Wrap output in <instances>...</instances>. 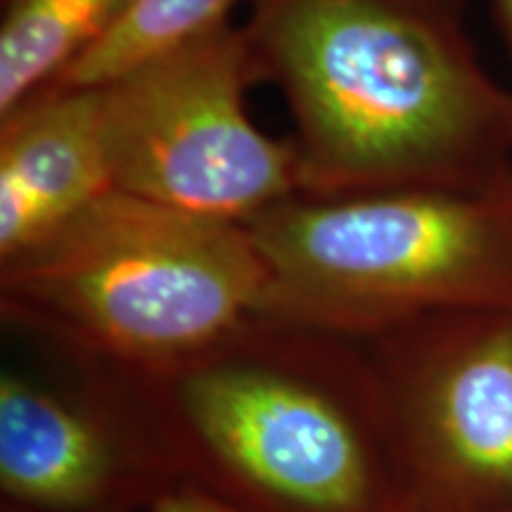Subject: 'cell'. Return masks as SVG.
<instances>
[{"mask_svg":"<svg viewBox=\"0 0 512 512\" xmlns=\"http://www.w3.org/2000/svg\"><path fill=\"white\" fill-rule=\"evenodd\" d=\"M152 512H247L238 508V505L223 501L207 494V491L197 489L188 482L176 479L159 494V498L152 505Z\"/></svg>","mask_w":512,"mask_h":512,"instance_id":"cell-11","label":"cell"},{"mask_svg":"<svg viewBox=\"0 0 512 512\" xmlns=\"http://www.w3.org/2000/svg\"><path fill=\"white\" fill-rule=\"evenodd\" d=\"M238 3L242 0H136L117 29L55 86H100L145 57L233 22Z\"/></svg>","mask_w":512,"mask_h":512,"instance_id":"cell-10","label":"cell"},{"mask_svg":"<svg viewBox=\"0 0 512 512\" xmlns=\"http://www.w3.org/2000/svg\"><path fill=\"white\" fill-rule=\"evenodd\" d=\"M252 86L235 22L100 83L114 190L230 223L302 192L290 138L266 136L249 119Z\"/></svg>","mask_w":512,"mask_h":512,"instance_id":"cell-5","label":"cell"},{"mask_svg":"<svg viewBox=\"0 0 512 512\" xmlns=\"http://www.w3.org/2000/svg\"><path fill=\"white\" fill-rule=\"evenodd\" d=\"M470 0H249L254 83L283 95L304 195L512 181V91Z\"/></svg>","mask_w":512,"mask_h":512,"instance_id":"cell-1","label":"cell"},{"mask_svg":"<svg viewBox=\"0 0 512 512\" xmlns=\"http://www.w3.org/2000/svg\"><path fill=\"white\" fill-rule=\"evenodd\" d=\"M136 0H3L0 117L53 88Z\"/></svg>","mask_w":512,"mask_h":512,"instance_id":"cell-9","label":"cell"},{"mask_svg":"<svg viewBox=\"0 0 512 512\" xmlns=\"http://www.w3.org/2000/svg\"><path fill=\"white\" fill-rule=\"evenodd\" d=\"M494 8H496V19L501 24L503 38L508 43L510 57H512V0H494Z\"/></svg>","mask_w":512,"mask_h":512,"instance_id":"cell-12","label":"cell"},{"mask_svg":"<svg viewBox=\"0 0 512 512\" xmlns=\"http://www.w3.org/2000/svg\"><path fill=\"white\" fill-rule=\"evenodd\" d=\"M100 370L171 475L211 496L247 512H411L363 342L252 316L157 366Z\"/></svg>","mask_w":512,"mask_h":512,"instance_id":"cell-2","label":"cell"},{"mask_svg":"<svg viewBox=\"0 0 512 512\" xmlns=\"http://www.w3.org/2000/svg\"><path fill=\"white\" fill-rule=\"evenodd\" d=\"M0 375V498L10 512H152L176 482L105 370Z\"/></svg>","mask_w":512,"mask_h":512,"instance_id":"cell-7","label":"cell"},{"mask_svg":"<svg viewBox=\"0 0 512 512\" xmlns=\"http://www.w3.org/2000/svg\"><path fill=\"white\" fill-rule=\"evenodd\" d=\"M266 266L245 223L112 190L0 264V316L60 358L147 368L256 316Z\"/></svg>","mask_w":512,"mask_h":512,"instance_id":"cell-3","label":"cell"},{"mask_svg":"<svg viewBox=\"0 0 512 512\" xmlns=\"http://www.w3.org/2000/svg\"><path fill=\"white\" fill-rule=\"evenodd\" d=\"M114 190L98 86H53L0 117V264Z\"/></svg>","mask_w":512,"mask_h":512,"instance_id":"cell-8","label":"cell"},{"mask_svg":"<svg viewBox=\"0 0 512 512\" xmlns=\"http://www.w3.org/2000/svg\"><path fill=\"white\" fill-rule=\"evenodd\" d=\"M510 512H512V510H510Z\"/></svg>","mask_w":512,"mask_h":512,"instance_id":"cell-13","label":"cell"},{"mask_svg":"<svg viewBox=\"0 0 512 512\" xmlns=\"http://www.w3.org/2000/svg\"><path fill=\"white\" fill-rule=\"evenodd\" d=\"M363 344L411 512H510L512 311L446 313Z\"/></svg>","mask_w":512,"mask_h":512,"instance_id":"cell-6","label":"cell"},{"mask_svg":"<svg viewBox=\"0 0 512 512\" xmlns=\"http://www.w3.org/2000/svg\"><path fill=\"white\" fill-rule=\"evenodd\" d=\"M245 226L266 266L256 316L370 342L446 313L512 311V181L297 192Z\"/></svg>","mask_w":512,"mask_h":512,"instance_id":"cell-4","label":"cell"}]
</instances>
